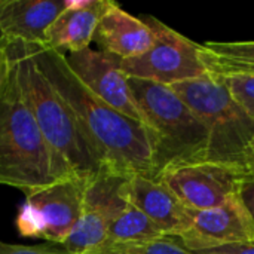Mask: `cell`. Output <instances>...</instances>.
Masks as SVG:
<instances>
[{
  "instance_id": "6da1fadb",
  "label": "cell",
  "mask_w": 254,
  "mask_h": 254,
  "mask_svg": "<svg viewBox=\"0 0 254 254\" xmlns=\"http://www.w3.org/2000/svg\"><path fill=\"white\" fill-rule=\"evenodd\" d=\"M24 45L74 112L83 134L104 167L127 179L141 176L155 180L153 149L146 125L125 116L91 92L74 76L65 55L46 45Z\"/></svg>"
},
{
  "instance_id": "7a4b0ae2",
  "label": "cell",
  "mask_w": 254,
  "mask_h": 254,
  "mask_svg": "<svg viewBox=\"0 0 254 254\" xmlns=\"http://www.w3.org/2000/svg\"><path fill=\"white\" fill-rule=\"evenodd\" d=\"M1 48L7 52L21 94L52 152L77 179L91 180L106 171L74 112L39 68L25 45L4 42Z\"/></svg>"
},
{
  "instance_id": "3957f363",
  "label": "cell",
  "mask_w": 254,
  "mask_h": 254,
  "mask_svg": "<svg viewBox=\"0 0 254 254\" xmlns=\"http://www.w3.org/2000/svg\"><path fill=\"white\" fill-rule=\"evenodd\" d=\"M71 177L73 173L42 135L10 65L0 100V185L25 195Z\"/></svg>"
},
{
  "instance_id": "277c9868",
  "label": "cell",
  "mask_w": 254,
  "mask_h": 254,
  "mask_svg": "<svg viewBox=\"0 0 254 254\" xmlns=\"http://www.w3.org/2000/svg\"><path fill=\"white\" fill-rule=\"evenodd\" d=\"M128 85L149 131L155 180L170 167L207 161L208 131L170 86L135 77Z\"/></svg>"
},
{
  "instance_id": "5b68a950",
  "label": "cell",
  "mask_w": 254,
  "mask_h": 254,
  "mask_svg": "<svg viewBox=\"0 0 254 254\" xmlns=\"http://www.w3.org/2000/svg\"><path fill=\"white\" fill-rule=\"evenodd\" d=\"M208 131L207 161L254 170V121L234 100L225 82L211 74L170 85Z\"/></svg>"
},
{
  "instance_id": "8992f818",
  "label": "cell",
  "mask_w": 254,
  "mask_h": 254,
  "mask_svg": "<svg viewBox=\"0 0 254 254\" xmlns=\"http://www.w3.org/2000/svg\"><path fill=\"white\" fill-rule=\"evenodd\" d=\"M86 183L71 177L25 193L15 219L18 234L63 246L79 222Z\"/></svg>"
},
{
  "instance_id": "52a82bcc",
  "label": "cell",
  "mask_w": 254,
  "mask_h": 254,
  "mask_svg": "<svg viewBox=\"0 0 254 254\" xmlns=\"http://www.w3.org/2000/svg\"><path fill=\"white\" fill-rule=\"evenodd\" d=\"M138 18L152 28L155 42L144 54L121 60L125 76L170 86L208 74L198 52V43L152 15H140Z\"/></svg>"
},
{
  "instance_id": "ba28073f",
  "label": "cell",
  "mask_w": 254,
  "mask_h": 254,
  "mask_svg": "<svg viewBox=\"0 0 254 254\" xmlns=\"http://www.w3.org/2000/svg\"><path fill=\"white\" fill-rule=\"evenodd\" d=\"M253 170L235 165L195 162L170 167L156 180L164 183L189 210L223 205L238 193V185Z\"/></svg>"
},
{
  "instance_id": "9c48e42d",
  "label": "cell",
  "mask_w": 254,
  "mask_h": 254,
  "mask_svg": "<svg viewBox=\"0 0 254 254\" xmlns=\"http://www.w3.org/2000/svg\"><path fill=\"white\" fill-rule=\"evenodd\" d=\"M127 180L107 170L88 180L79 222L63 244L68 253L83 254L104 244L112 222L128 204L124 196Z\"/></svg>"
},
{
  "instance_id": "30bf717a",
  "label": "cell",
  "mask_w": 254,
  "mask_h": 254,
  "mask_svg": "<svg viewBox=\"0 0 254 254\" xmlns=\"http://www.w3.org/2000/svg\"><path fill=\"white\" fill-rule=\"evenodd\" d=\"M188 214L189 229L177 238L192 252L228 244H254V222L238 195L214 208H188Z\"/></svg>"
},
{
  "instance_id": "8fae6325",
  "label": "cell",
  "mask_w": 254,
  "mask_h": 254,
  "mask_svg": "<svg viewBox=\"0 0 254 254\" xmlns=\"http://www.w3.org/2000/svg\"><path fill=\"white\" fill-rule=\"evenodd\" d=\"M65 61L74 76L91 92L125 116L143 122L128 85V76L121 68V58L100 49L86 48L65 55Z\"/></svg>"
},
{
  "instance_id": "7c38bea8",
  "label": "cell",
  "mask_w": 254,
  "mask_h": 254,
  "mask_svg": "<svg viewBox=\"0 0 254 254\" xmlns=\"http://www.w3.org/2000/svg\"><path fill=\"white\" fill-rule=\"evenodd\" d=\"M124 196L146 214L165 237H182L189 229L188 208L159 180L131 177L125 182Z\"/></svg>"
},
{
  "instance_id": "4fadbf2b",
  "label": "cell",
  "mask_w": 254,
  "mask_h": 254,
  "mask_svg": "<svg viewBox=\"0 0 254 254\" xmlns=\"http://www.w3.org/2000/svg\"><path fill=\"white\" fill-rule=\"evenodd\" d=\"M92 42L103 52L121 60H129L144 54L153 45L155 34L138 16H132L116 1L109 0L95 28Z\"/></svg>"
},
{
  "instance_id": "5bb4252c",
  "label": "cell",
  "mask_w": 254,
  "mask_h": 254,
  "mask_svg": "<svg viewBox=\"0 0 254 254\" xmlns=\"http://www.w3.org/2000/svg\"><path fill=\"white\" fill-rule=\"evenodd\" d=\"M109 0H65V7L46 31L45 45L65 55L89 48Z\"/></svg>"
},
{
  "instance_id": "9a60e30c",
  "label": "cell",
  "mask_w": 254,
  "mask_h": 254,
  "mask_svg": "<svg viewBox=\"0 0 254 254\" xmlns=\"http://www.w3.org/2000/svg\"><path fill=\"white\" fill-rule=\"evenodd\" d=\"M65 7V0H6L0 12L4 42L45 45L46 31Z\"/></svg>"
},
{
  "instance_id": "2e32d148",
  "label": "cell",
  "mask_w": 254,
  "mask_h": 254,
  "mask_svg": "<svg viewBox=\"0 0 254 254\" xmlns=\"http://www.w3.org/2000/svg\"><path fill=\"white\" fill-rule=\"evenodd\" d=\"M198 52L211 76L254 74V42H205Z\"/></svg>"
},
{
  "instance_id": "e0dca14e",
  "label": "cell",
  "mask_w": 254,
  "mask_h": 254,
  "mask_svg": "<svg viewBox=\"0 0 254 254\" xmlns=\"http://www.w3.org/2000/svg\"><path fill=\"white\" fill-rule=\"evenodd\" d=\"M165 237L137 207L128 202L112 222L103 246H138Z\"/></svg>"
},
{
  "instance_id": "ac0fdd59",
  "label": "cell",
  "mask_w": 254,
  "mask_h": 254,
  "mask_svg": "<svg viewBox=\"0 0 254 254\" xmlns=\"http://www.w3.org/2000/svg\"><path fill=\"white\" fill-rule=\"evenodd\" d=\"M219 79L225 82L234 100L254 121V74H237Z\"/></svg>"
},
{
  "instance_id": "d6986e66",
  "label": "cell",
  "mask_w": 254,
  "mask_h": 254,
  "mask_svg": "<svg viewBox=\"0 0 254 254\" xmlns=\"http://www.w3.org/2000/svg\"><path fill=\"white\" fill-rule=\"evenodd\" d=\"M135 254H196L186 249L177 237H162L138 246H122Z\"/></svg>"
},
{
  "instance_id": "ffe728a7",
  "label": "cell",
  "mask_w": 254,
  "mask_h": 254,
  "mask_svg": "<svg viewBox=\"0 0 254 254\" xmlns=\"http://www.w3.org/2000/svg\"><path fill=\"white\" fill-rule=\"evenodd\" d=\"M0 254H70L63 246L39 244V246H21L0 241Z\"/></svg>"
},
{
  "instance_id": "44dd1931",
  "label": "cell",
  "mask_w": 254,
  "mask_h": 254,
  "mask_svg": "<svg viewBox=\"0 0 254 254\" xmlns=\"http://www.w3.org/2000/svg\"><path fill=\"white\" fill-rule=\"evenodd\" d=\"M238 198L244 204L246 210L249 211L250 217L254 222V170L243 177L238 185Z\"/></svg>"
},
{
  "instance_id": "7402d4cb",
  "label": "cell",
  "mask_w": 254,
  "mask_h": 254,
  "mask_svg": "<svg viewBox=\"0 0 254 254\" xmlns=\"http://www.w3.org/2000/svg\"><path fill=\"white\" fill-rule=\"evenodd\" d=\"M196 254H254V244H228L214 249L196 250Z\"/></svg>"
},
{
  "instance_id": "603a6c76",
  "label": "cell",
  "mask_w": 254,
  "mask_h": 254,
  "mask_svg": "<svg viewBox=\"0 0 254 254\" xmlns=\"http://www.w3.org/2000/svg\"><path fill=\"white\" fill-rule=\"evenodd\" d=\"M9 74H10V63H9L7 52L4 48H0V100L6 91Z\"/></svg>"
},
{
  "instance_id": "cb8c5ba5",
  "label": "cell",
  "mask_w": 254,
  "mask_h": 254,
  "mask_svg": "<svg viewBox=\"0 0 254 254\" xmlns=\"http://www.w3.org/2000/svg\"><path fill=\"white\" fill-rule=\"evenodd\" d=\"M83 254H135L127 247L122 246H100L97 249H92Z\"/></svg>"
},
{
  "instance_id": "d4e9b609",
  "label": "cell",
  "mask_w": 254,
  "mask_h": 254,
  "mask_svg": "<svg viewBox=\"0 0 254 254\" xmlns=\"http://www.w3.org/2000/svg\"><path fill=\"white\" fill-rule=\"evenodd\" d=\"M4 4H6V0H0V12H1ZM1 45H3V36H1V31H0V48H1Z\"/></svg>"
},
{
  "instance_id": "484cf974",
  "label": "cell",
  "mask_w": 254,
  "mask_h": 254,
  "mask_svg": "<svg viewBox=\"0 0 254 254\" xmlns=\"http://www.w3.org/2000/svg\"><path fill=\"white\" fill-rule=\"evenodd\" d=\"M252 153H253V159H254V140H253V144H252Z\"/></svg>"
}]
</instances>
